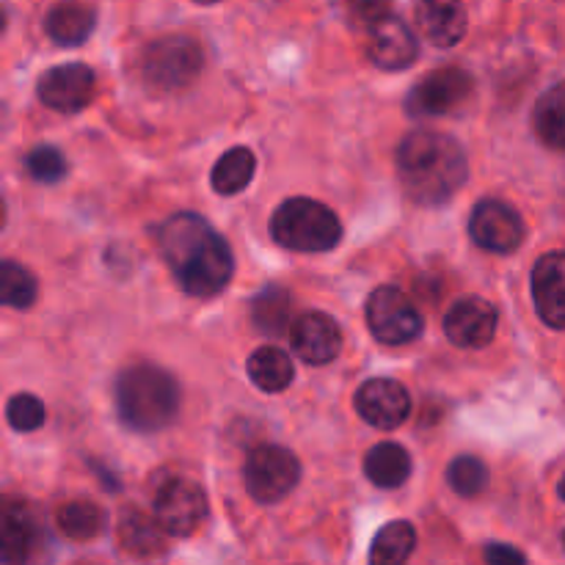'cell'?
Instances as JSON below:
<instances>
[{"mask_svg": "<svg viewBox=\"0 0 565 565\" xmlns=\"http://www.w3.org/2000/svg\"><path fill=\"white\" fill-rule=\"evenodd\" d=\"M158 246L182 290L213 298L230 285L235 257L224 237L196 213H177L158 230Z\"/></svg>", "mask_w": 565, "mask_h": 565, "instance_id": "1", "label": "cell"}, {"mask_svg": "<svg viewBox=\"0 0 565 565\" xmlns=\"http://www.w3.org/2000/svg\"><path fill=\"white\" fill-rule=\"evenodd\" d=\"M395 166L406 196L423 207L450 202L469 174L461 143L434 130L408 132L397 147Z\"/></svg>", "mask_w": 565, "mask_h": 565, "instance_id": "2", "label": "cell"}, {"mask_svg": "<svg viewBox=\"0 0 565 565\" xmlns=\"http://www.w3.org/2000/svg\"><path fill=\"white\" fill-rule=\"evenodd\" d=\"M116 406L125 425L138 434H154L177 417L180 386L154 364H132L116 381Z\"/></svg>", "mask_w": 565, "mask_h": 565, "instance_id": "3", "label": "cell"}, {"mask_svg": "<svg viewBox=\"0 0 565 565\" xmlns=\"http://www.w3.org/2000/svg\"><path fill=\"white\" fill-rule=\"evenodd\" d=\"M270 235L279 246L301 254L331 252L342 241V224L331 207L309 196H292L270 218Z\"/></svg>", "mask_w": 565, "mask_h": 565, "instance_id": "4", "label": "cell"}, {"mask_svg": "<svg viewBox=\"0 0 565 565\" xmlns=\"http://www.w3.org/2000/svg\"><path fill=\"white\" fill-rule=\"evenodd\" d=\"M204 66L202 44L188 33L152 39L141 53V75L158 92H182L193 86Z\"/></svg>", "mask_w": 565, "mask_h": 565, "instance_id": "5", "label": "cell"}, {"mask_svg": "<svg viewBox=\"0 0 565 565\" xmlns=\"http://www.w3.org/2000/svg\"><path fill=\"white\" fill-rule=\"evenodd\" d=\"M246 489L254 502L259 505H274L285 500L301 480V463L287 447L279 445H259L248 452L246 469Z\"/></svg>", "mask_w": 565, "mask_h": 565, "instance_id": "6", "label": "cell"}, {"mask_svg": "<svg viewBox=\"0 0 565 565\" xmlns=\"http://www.w3.org/2000/svg\"><path fill=\"white\" fill-rule=\"evenodd\" d=\"M367 326L381 345H406L423 331V315L401 287H375L367 298Z\"/></svg>", "mask_w": 565, "mask_h": 565, "instance_id": "7", "label": "cell"}, {"mask_svg": "<svg viewBox=\"0 0 565 565\" xmlns=\"http://www.w3.org/2000/svg\"><path fill=\"white\" fill-rule=\"evenodd\" d=\"M207 494L193 480L171 478L154 491L152 516L166 535H174V539L193 535L207 519Z\"/></svg>", "mask_w": 565, "mask_h": 565, "instance_id": "8", "label": "cell"}, {"mask_svg": "<svg viewBox=\"0 0 565 565\" xmlns=\"http://www.w3.org/2000/svg\"><path fill=\"white\" fill-rule=\"evenodd\" d=\"M42 544V519L31 502L0 497V565H31Z\"/></svg>", "mask_w": 565, "mask_h": 565, "instance_id": "9", "label": "cell"}, {"mask_svg": "<svg viewBox=\"0 0 565 565\" xmlns=\"http://www.w3.org/2000/svg\"><path fill=\"white\" fill-rule=\"evenodd\" d=\"M475 94V77L461 66H441L428 72L406 99L412 116H447L463 108Z\"/></svg>", "mask_w": 565, "mask_h": 565, "instance_id": "10", "label": "cell"}, {"mask_svg": "<svg viewBox=\"0 0 565 565\" xmlns=\"http://www.w3.org/2000/svg\"><path fill=\"white\" fill-rule=\"evenodd\" d=\"M524 221L516 207L502 199H483L472 210L469 218V235L483 252L513 254L524 241Z\"/></svg>", "mask_w": 565, "mask_h": 565, "instance_id": "11", "label": "cell"}, {"mask_svg": "<svg viewBox=\"0 0 565 565\" xmlns=\"http://www.w3.org/2000/svg\"><path fill=\"white\" fill-rule=\"evenodd\" d=\"M94 88H97V77H94L92 66L81 64V61L53 66L36 83L42 105L58 110V114H77L86 108L94 99Z\"/></svg>", "mask_w": 565, "mask_h": 565, "instance_id": "12", "label": "cell"}, {"mask_svg": "<svg viewBox=\"0 0 565 565\" xmlns=\"http://www.w3.org/2000/svg\"><path fill=\"white\" fill-rule=\"evenodd\" d=\"M356 412L379 430H395L412 414V395L395 379H370L356 392Z\"/></svg>", "mask_w": 565, "mask_h": 565, "instance_id": "13", "label": "cell"}, {"mask_svg": "<svg viewBox=\"0 0 565 565\" xmlns=\"http://www.w3.org/2000/svg\"><path fill=\"white\" fill-rule=\"evenodd\" d=\"M497 323H500V315L494 303L480 296H467L458 298L445 315V334L452 345L478 351L494 340Z\"/></svg>", "mask_w": 565, "mask_h": 565, "instance_id": "14", "label": "cell"}, {"mask_svg": "<svg viewBox=\"0 0 565 565\" xmlns=\"http://www.w3.org/2000/svg\"><path fill=\"white\" fill-rule=\"evenodd\" d=\"M367 55L379 70L401 72L419 58V42L401 17L390 14L370 28Z\"/></svg>", "mask_w": 565, "mask_h": 565, "instance_id": "15", "label": "cell"}, {"mask_svg": "<svg viewBox=\"0 0 565 565\" xmlns=\"http://www.w3.org/2000/svg\"><path fill=\"white\" fill-rule=\"evenodd\" d=\"M290 345L307 364H329L342 351V331L323 312H303L290 323Z\"/></svg>", "mask_w": 565, "mask_h": 565, "instance_id": "16", "label": "cell"}, {"mask_svg": "<svg viewBox=\"0 0 565 565\" xmlns=\"http://www.w3.org/2000/svg\"><path fill=\"white\" fill-rule=\"evenodd\" d=\"M414 25L436 47H456L467 36L469 17L461 0H417Z\"/></svg>", "mask_w": 565, "mask_h": 565, "instance_id": "17", "label": "cell"}, {"mask_svg": "<svg viewBox=\"0 0 565 565\" xmlns=\"http://www.w3.org/2000/svg\"><path fill=\"white\" fill-rule=\"evenodd\" d=\"M533 301L550 329L565 331V252H552L533 268Z\"/></svg>", "mask_w": 565, "mask_h": 565, "instance_id": "18", "label": "cell"}, {"mask_svg": "<svg viewBox=\"0 0 565 565\" xmlns=\"http://www.w3.org/2000/svg\"><path fill=\"white\" fill-rule=\"evenodd\" d=\"M97 11L81 0H61L44 14V33L61 47H77L92 36Z\"/></svg>", "mask_w": 565, "mask_h": 565, "instance_id": "19", "label": "cell"}, {"mask_svg": "<svg viewBox=\"0 0 565 565\" xmlns=\"http://www.w3.org/2000/svg\"><path fill=\"white\" fill-rule=\"evenodd\" d=\"M116 535H119L121 550L132 557H141V561L163 555L166 539H169V535L163 533V527L154 522V516L138 511V508H127V511H121Z\"/></svg>", "mask_w": 565, "mask_h": 565, "instance_id": "20", "label": "cell"}, {"mask_svg": "<svg viewBox=\"0 0 565 565\" xmlns=\"http://www.w3.org/2000/svg\"><path fill=\"white\" fill-rule=\"evenodd\" d=\"M364 475L379 489H401L412 475V456L406 452V447L395 445V441L375 445L364 458Z\"/></svg>", "mask_w": 565, "mask_h": 565, "instance_id": "21", "label": "cell"}, {"mask_svg": "<svg viewBox=\"0 0 565 565\" xmlns=\"http://www.w3.org/2000/svg\"><path fill=\"white\" fill-rule=\"evenodd\" d=\"M533 130L544 147L565 152V81L539 97L533 108Z\"/></svg>", "mask_w": 565, "mask_h": 565, "instance_id": "22", "label": "cell"}, {"mask_svg": "<svg viewBox=\"0 0 565 565\" xmlns=\"http://www.w3.org/2000/svg\"><path fill=\"white\" fill-rule=\"evenodd\" d=\"M254 171H257V158L248 147H232L226 149L218 158V163L213 166V174H210V185L221 196H235V193L246 191L248 182L254 180Z\"/></svg>", "mask_w": 565, "mask_h": 565, "instance_id": "23", "label": "cell"}, {"mask_svg": "<svg viewBox=\"0 0 565 565\" xmlns=\"http://www.w3.org/2000/svg\"><path fill=\"white\" fill-rule=\"evenodd\" d=\"M248 379L254 381V386H259L263 392H268V395H276V392H285L287 386L292 384V375H296V370H292V362L290 356H287L285 351H279V348H257V351L248 356Z\"/></svg>", "mask_w": 565, "mask_h": 565, "instance_id": "24", "label": "cell"}, {"mask_svg": "<svg viewBox=\"0 0 565 565\" xmlns=\"http://www.w3.org/2000/svg\"><path fill=\"white\" fill-rule=\"evenodd\" d=\"M417 550V530L412 522H390L370 544V565H406Z\"/></svg>", "mask_w": 565, "mask_h": 565, "instance_id": "25", "label": "cell"}, {"mask_svg": "<svg viewBox=\"0 0 565 565\" xmlns=\"http://www.w3.org/2000/svg\"><path fill=\"white\" fill-rule=\"evenodd\" d=\"M55 524H58L64 539L83 544V541H94L103 533L105 513L92 500H70L55 511Z\"/></svg>", "mask_w": 565, "mask_h": 565, "instance_id": "26", "label": "cell"}, {"mask_svg": "<svg viewBox=\"0 0 565 565\" xmlns=\"http://www.w3.org/2000/svg\"><path fill=\"white\" fill-rule=\"evenodd\" d=\"M39 296V281L25 265L0 259V307L28 309Z\"/></svg>", "mask_w": 565, "mask_h": 565, "instance_id": "27", "label": "cell"}, {"mask_svg": "<svg viewBox=\"0 0 565 565\" xmlns=\"http://www.w3.org/2000/svg\"><path fill=\"white\" fill-rule=\"evenodd\" d=\"M254 326L270 337H279L281 331H290V296L281 287H268L254 298L252 307Z\"/></svg>", "mask_w": 565, "mask_h": 565, "instance_id": "28", "label": "cell"}, {"mask_svg": "<svg viewBox=\"0 0 565 565\" xmlns=\"http://www.w3.org/2000/svg\"><path fill=\"white\" fill-rule=\"evenodd\" d=\"M447 483L456 494L461 497H478L489 483V469L480 458L475 456H458L456 461L447 467Z\"/></svg>", "mask_w": 565, "mask_h": 565, "instance_id": "29", "label": "cell"}, {"mask_svg": "<svg viewBox=\"0 0 565 565\" xmlns=\"http://www.w3.org/2000/svg\"><path fill=\"white\" fill-rule=\"evenodd\" d=\"M6 417H9V425L14 430H20V434H31V430L42 428L44 425V403L39 401V397L22 392V395H14L9 401V406H6Z\"/></svg>", "mask_w": 565, "mask_h": 565, "instance_id": "30", "label": "cell"}, {"mask_svg": "<svg viewBox=\"0 0 565 565\" xmlns=\"http://www.w3.org/2000/svg\"><path fill=\"white\" fill-rule=\"evenodd\" d=\"M25 169L36 182H58L66 174V158L55 147H36L25 158Z\"/></svg>", "mask_w": 565, "mask_h": 565, "instance_id": "31", "label": "cell"}, {"mask_svg": "<svg viewBox=\"0 0 565 565\" xmlns=\"http://www.w3.org/2000/svg\"><path fill=\"white\" fill-rule=\"evenodd\" d=\"M392 0H345V9L351 14V20L362 28H373L375 22H381L384 17H390Z\"/></svg>", "mask_w": 565, "mask_h": 565, "instance_id": "32", "label": "cell"}, {"mask_svg": "<svg viewBox=\"0 0 565 565\" xmlns=\"http://www.w3.org/2000/svg\"><path fill=\"white\" fill-rule=\"evenodd\" d=\"M486 563L489 565H527V557L511 544H489L486 546Z\"/></svg>", "mask_w": 565, "mask_h": 565, "instance_id": "33", "label": "cell"}, {"mask_svg": "<svg viewBox=\"0 0 565 565\" xmlns=\"http://www.w3.org/2000/svg\"><path fill=\"white\" fill-rule=\"evenodd\" d=\"M3 224H6V204L3 199H0V230H3Z\"/></svg>", "mask_w": 565, "mask_h": 565, "instance_id": "34", "label": "cell"}, {"mask_svg": "<svg viewBox=\"0 0 565 565\" xmlns=\"http://www.w3.org/2000/svg\"><path fill=\"white\" fill-rule=\"evenodd\" d=\"M3 31H6V14L3 9H0V36H3Z\"/></svg>", "mask_w": 565, "mask_h": 565, "instance_id": "35", "label": "cell"}, {"mask_svg": "<svg viewBox=\"0 0 565 565\" xmlns=\"http://www.w3.org/2000/svg\"><path fill=\"white\" fill-rule=\"evenodd\" d=\"M557 491H561V500L565 502V475H563V480H561V486H557Z\"/></svg>", "mask_w": 565, "mask_h": 565, "instance_id": "36", "label": "cell"}, {"mask_svg": "<svg viewBox=\"0 0 565 565\" xmlns=\"http://www.w3.org/2000/svg\"><path fill=\"white\" fill-rule=\"evenodd\" d=\"M199 6H213V3H221V0H196Z\"/></svg>", "mask_w": 565, "mask_h": 565, "instance_id": "37", "label": "cell"}, {"mask_svg": "<svg viewBox=\"0 0 565 565\" xmlns=\"http://www.w3.org/2000/svg\"><path fill=\"white\" fill-rule=\"evenodd\" d=\"M3 121H6V114H3V105H0V130H3Z\"/></svg>", "mask_w": 565, "mask_h": 565, "instance_id": "38", "label": "cell"}, {"mask_svg": "<svg viewBox=\"0 0 565 565\" xmlns=\"http://www.w3.org/2000/svg\"><path fill=\"white\" fill-rule=\"evenodd\" d=\"M563 546H565V533H563Z\"/></svg>", "mask_w": 565, "mask_h": 565, "instance_id": "39", "label": "cell"}]
</instances>
